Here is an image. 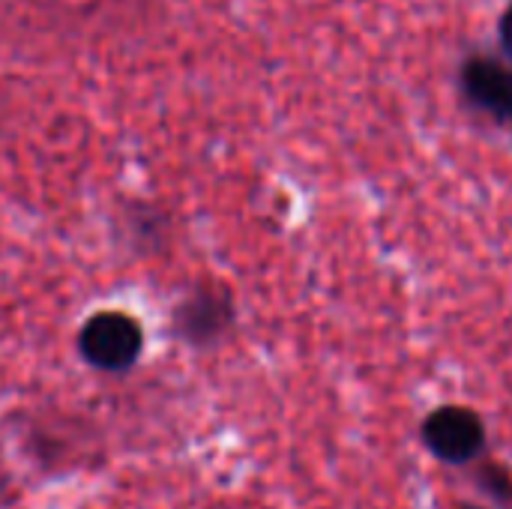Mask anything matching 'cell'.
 <instances>
[{
  "instance_id": "6da1fadb",
  "label": "cell",
  "mask_w": 512,
  "mask_h": 509,
  "mask_svg": "<svg viewBox=\"0 0 512 509\" xmlns=\"http://www.w3.org/2000/svg\"><path fill=\"white\" fill-rule=\"evenodd\" d=\"M423 447L450 468H471L486 459L489 429L468 405H441L420 423Z\"/></svg>"
},
{
  "instance_id": "7a4b0ae2",
  "label": "cell",
  "mask_w": 512,
  "mask_h": 509,
  "mask_svg": "<svg viewBox=\"0 0 512 509\" xmlns=\"http://www.w3.org/2000/svg\"><path fill=\"white\" fill-rule=\"evenodd\" d=\"M78 351L99 372H129L144 351L141 324L126 312H96L78 333Z\"/></svg>"
},
{
  "instance_id": "3957f363",
  "label": "cell",
  "mask_w": 512,
  "mask_h": 509,
  "mask_svg": "<svg viewBox=\"0 0 512 509\" xmlns=\"http://www.w3.org/2000/svg\"><path fill=\"white\" fill-rule=\"evenodd\" d=\"M459 93L486 120L512 129V63L498 54H471L459 66Z\"/></svg>"
},
{
  "instance_id": "277c9868",
  "label": "cell",
  "mask_w": 512,
  "mask_h": 509,
  "mask_svg": "<svg viewBox=\"0 0 512 509\" xmlns=\"http://www.w3.org/2000/svg\"><path fill=\"white\" fill-rule=\"evenodd\" d=\"M234 324V303L225 291H198L189 294L174 309V330L189 345H213Z\"/></svg>"
},
{
  "instance_id": "5b68a950",
  "label": "cell",
  "mask_w": 512,
  "mask_h": 509,
  "mask_svg": "<svg viewBox=\"0 0 512 509\" xmlns=\"http://www.w3.org/2000/svg\"><path fill=\"white\" fill-rule=\"evenodd\" d=\"M474 468V486L501 509H512V474L495 459H480Z\"/></svg>"
},
{
  "instance_id": "8992f818",
  "label": "cell",
  "mask_w": 512,
  "mask_h": 509,
  "mask_svg": "<svg viewBox=\"0 0 512 509\" xmlns=\"http://www.w3.org/2000/svg\"><path fill=\"white\" fill-rule=\"evenodd\" d=\"M498 39H501L504 57L512 63V0L507 3V9L501 12V21H498Z\"/></svg>"
},
{
  "instance_id": "52a82bcc",
  "label": "cell",
  "mask_w": 512,
  "mask_h": 509,
  "mask_svg": "<svg viewBox=\"0 0 512 509\" xmlns=\"http://www.w3.org/2000/svg\"><path fill=\"white\" fill-rule=\"evenodd\" d=\"M456 509H489V507H480V504H459Z\"/></svg>"
}]
</instances>
